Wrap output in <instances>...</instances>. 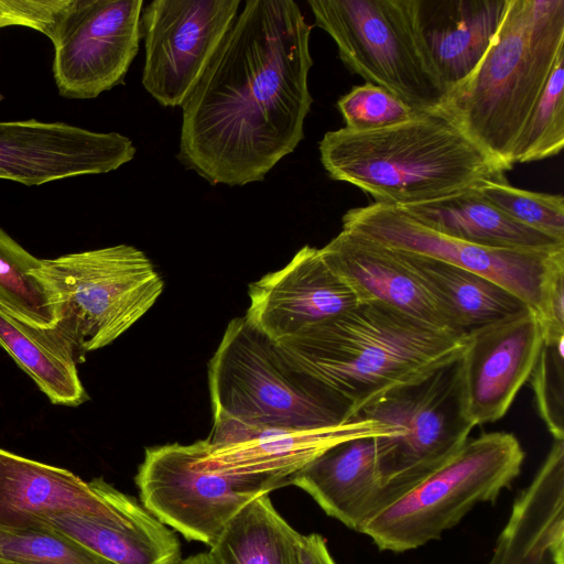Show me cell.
<instances>
[{
	"instance_id": "obj_20",
	"label": "cell",
	"mask_w": 564,
	"mask_h": 564,
	"mask_svg": "<svg viewBox=\"0 0 564 564\" xmlns=\"http://www.w3.org/2000/svg\"><path fill=\"white\" fill-rule=\"evenodd\" d=\"M289 485L304 490L327 516L360 533L390 501L378 478L372 436L329 447L292 475Z\"/></svg>"
},
{
	"instance_id": "obj_1",
	"label": "cell",
	"mask_w": 564,
	"mask_h": 564,
	"mask_svg": "<svg viewBox=\"0 0 564 564\" xmlns=\"http://www.w3.org/2000/svg\"><path fill=\"white\" fill-rule=\"evenodd\" d=\"M310 25L292 0H248L182 105L178 160L210 184L259 182L304 139Z\"/></svg>"
},
{
	"instance_id": "obj_9",
	"label": "cell",
	"mask_w": 564,
	"mask_h": 564,
	"mask_svg": "<svg viewBox=\"0 0 564 564\" xmlns=\"http://www.w3.org/2000/svg\"><path fill=\"white\" fill-rule=\"evenodd\" d=\"M457 361L421 382L384 394L357 415L380 421L399 433L376 437L378 478L390 501L469 440L474 426L462 413Z\"/></svg>"
},
{
	"instance_id": "obj_13",
	"label": "cell",
	"mask_w": 564,
	"mask_h": 564,
	"mask_svg": "<svg viewBox=\"0 0 564 564\" xmlns=\"http://www.w3.org/2000/svg\"><path fill=\"white\" fill-rule=\"evenodd\" d=\"M143 6L142 0H76L53 44L62 96L96 98L123 83L139 51Z\"/></svg>"
},
{
	"instance_id": "obj_37",
	"label": "cell",
	"mask_w": 564,
	"mask_h": 564,
	"mask_svg": "<svg viewBox=\"0 0 564 564\" xmlns=\"http://www.w3.org/2000/svg\"><path fill=\"white\" fill-rule=\"evenodd\" d=\"M178 564H217V562L213 554L207 551L182 558Z\"/></svg>"
},
{
	"instance_id": "obj_19",
	"label": "cell",
	"mask_w": 564,
	"mask_h": 564,
	"mask_svg": "<svg viewBox=\"0 0 564 564\" xmlns=\"http://www.w3.org/2000/svg\"><path fill=\"white\" fill-rule=\"evenodd\" d=\"M487 564H564V440H554Z\"/></svg>"
},
{
	"instance_id": "obj_18",
	"label": "cell",
	"mask_w": 564,
	"mask_h": 564,
	"mask_svg": "<svg viewBox=\"0 0 564 564\" xmlns=\"http://www.w3.org/2000/svg\"><path fill=\"white\" fill-rule=\"evenodd\" d=\"M119 490L102 477L85 481L74 473L0 448V529L42 528L58 513L102 519L116 507Z\"/></svg>"
},
{
	"instance_id": "obj_34",
	"label": "cell",
	"mask_w": 564,
	"mask_h": 564,
	"mask_svg": "<svg viewBox=\"0 0 564 564\" xmlns=\"http://www.w3.org/2000/svg\"><path fill=\"white\" fill-rule=\"evenodd\" d=\"M76 0H0V29L18 25L36 30L54 44Z\"/></svg>"
},
{
	"instance_id": "obj_25",
	"label": "cell",
	"mask_w": 564,
	"mask_h": 564,
	"mask_svg": "<svg viewBox=\"0 0 564 564\" xmlns=\"http://www.w3.org/2000/svg\"><path fill=\"white\" fill-rule=\"evenodd\" d=\"M401 208L440 232L482 247L564 249V241L516 221L486 200L476 186L440 199Z\"/></svg>"
},
{
	"instance_id": "obj_11",
	"label": "cell",
	"mask_w": 564,
	"mask_h": 564,
	"mask_svg": "<svg viewBox=\"0 0 564 564\" xmlns=\"http://www.w3.org/2000/svg\"><path fill=\"white\" fill-rule=\"evenodd\" d=\"M343 229L387 248L441 260L486 276L520 297L539 317L564 249H498L440 232L399 206L372 203L347 210Z\"/></svg>"
},
{
	"instance_id": "obj_35",
	"label": "cell",
	"mask_w": 564,
	"mask_h": 564,
	"mask_svg": "<svg viewBox=\"0 0 564 564\" xmlns=\"http://www.w3.org/2000/svg\"><path fill=\"white\" fill-rule=\"evenodd\" d=\"M543 341L564 337V270L556 272L547 285L543 308L538 317Z\"/></svg>"
},
{
	"instance_id": "obj_36",
	"label": "cell",
	"mask_w": 564,
	"mask_h": 564,
	"mask_svg": "<svg viewBox=\"0 0 564 564\" xmlns=\"http://www.w3.org/2000/svg\"><path fill=\"white\" fill-rule=\"evenodd\" d=\"M299 564H337L325 539L317 534H301L299 540Z\"/></svg>"
},
{
	"instance_id": "obj_32",
	"label": "cell",
	"mask_w": 564,
	"mask_h": 564,
	"mask_svg": "<svg viewBox=\"0 0 564 564\" xmlns=\"http://www.w3.org/2000/svg\"><path fill=\"white\" fill-rule=\"evenodd\" d=\"M337 108L354 131H372L409 121L423 112L391 95L386 89L365 83L354 86L337 101Z\"/></svg>"
},
{
	"instance_id": "obj_6",
	"label": "cell",
	"mask_w": 564,
	"mask_h": 564,
	"mask_svg": "<svg viewBox=\"0 0 564 564\" xmlns=\"http://www.w3.org/2000/svg\"><path fill=\"white\" fill-rule=\"evenodd\" d=\"M524 451L507 432L468 440L440 467L380 509L364 527L382 551L404 552L440 539L477 503L494 502L519 476Z\"/></svg>"
},
{
	"instance_id": "obj_33",
	"label": "cell",
	"mask_w": 564,
	"mask_h": 564,
	"mask_svg": "<svg viewBox=\"0 0 564 564\" xmlns=\"http://www.w3.org/2000/svg\"><path fill=\"white\" fill-rule=\"evenodd\" d=\"M564 337L543 341L531 372L534 403L554 440H564Z\"/></svg>"
},
{
	"instance_id": "obj_4",
	"label": "cell",
	"mask_w": 564,
	"mask_h": 564,
	"mask_svg": "<svg viewBox=\"0 0 564 564\" xmlns=\"http://www.w3.org/2000/svg\"><path fill=\"white\" fill-rule=\"evenodd\" d=\"M563 52L564 0H509L479 64L443 107L510 170L514 141Z\"/></svg>"
},
{
	"instance_id": "obj_7",
	"label": "cell",
	"mask_w": 564,
	"mask_h": 564,
	"mask_svg": "<svg viewBox=\"0 0 564 564\" xmlns=\"http://www.w3.org/2000/svg\"><path fill=\"white\" fill-rule=\"evenodd\" d=\"M34 273L53 294L59 315L55 327L80 364L135 324L164 289L145 253L124 243L42 259Z\"/></svg>"
},
{
	"instance_id": "obj_8",
	"label": "cell",
	"mask_w": 564,
	"mask_h": 564,
	"mask_svg": "<svg viewBox=\"0 0 564 564\" xmlns=\"http://www.w3.org/2000/svg\"><path fill=\"white\" fill-rule=\"evenodd\" d=\"M315 24L335 42L354 74L412 108L444 106L445 87L427 53L417 0H310Z\"/></svg>"
},
{
	"instance_id": "obj_12",
	"label": "cell",
	"mask_w": 564,
	"mask_h": 564,
	"mask_svg": "<svg viewBox=\"0 0 564 564\" xmlns=\"http://www.w3.org/2000/svg\"><path fill=\"white\" fill-rule=\"evenodd\" d=\"M240 0H154L142 9V85L163 107H182L234 24Z\"/></svg>"
},
{
	"instance_id": "obj_28",
	"label": "cell",
	"mask_w": 564,
	"mask_h": 564,
	"mask_svg": "<svg viewBox=\"0 0 564 564\" xmlns=\"http://www.w3.org/2000/svg\"><path fill=\"white\" fill-rule=\"evenodd\" d=\"M39 259L0 228V307L37 328L58 323V306L45 283L34 273Z\"/></svg>"
},
{
	"instance_id": "obj_16",
	"label": "cell",
	"mask_w": 564,
	"mask_h": 564,
	"mask_svg": "<svg viewBox=\"0 0 564 564\" xmlns=\"http://www.w3.org/2000/svg\"><path fill=\"white\" fill-rule=\"evenodd\" d=\"M395 434L399 433L389 425L361 416L314 430L265 429L228 419L218 430L225 446H209L200 465L227 475L262 476L289 485L292 475L334 445L357 437Z\"/></svg>"
},
{
	"instance_id": "obj_5",
	"label": "cell",
	"mask_w": 564,
	"mask_h": 564,
	"mask_svg": "<svg viewBox=\"0 0 564 564\" xmlns=\"http://www.w3.org/2000/svg\"><path fill=\"white\" fill-rule=\"evenodd\" d=\"M213 416L281 430L349 421L348 409L294 367L245 316L231 319L208 364Z\"/></svg>"
},
{
	"instance_id": "obj_15",
	"label": "cell",
	"mask_w": 564,
	"mask_h": 564,
	"mask_svg": "<svg viewBox=\"0 0 564 564\" xmlns=\"http://www.w3.org/2000/svg\"><path fill=\"white\" fill-rule=\"evenodd\" d=\"M132 141L64 122L0 121V178L28 186L102 174L130 162Z\"/></svg>"
},
{
	"instance_id": "obj_29",
	"label": "cell",
	"mask_w": 564,
	"mask_h": 564,
	"mask_svg": "<svg viewBox=\"0 0 564 564\" xmlns=\"http://www.w3.org/2000/svg\"><path fill=\"white\" fill-rule=\"evenodd\" d=\"M564 147V52L519 132L510 162L528 163L558 154Z\"/></svg>"
},
{
	"instance_id": "obj_3",
	"label": "cell",
	"mask_w": 564,
	"mask_h": 564,
	"mask_svg": "<svg viewBox=\"0 0 564 564\" xmlns=\"http://www.w3.org/2000/svg\"><path fill=\"white\" fill-rule=\"evenodd\" d=\"M321 162L332 180L346 182L375 203L422 204L475 187L505 182L509 170L476 142L444 107L372 131H328Z\"/></svg>"
},
{
	"instance_id": "obj_38",
	"label": "cell",
	"mask_w": 564,
	"mask_h": 564,
	"mask_svg": "<svg viewBox=\"0 0 564 564\" xmlns=\"http://www.w3.org/2000/svg\"><path fill=\"white\" fill-rule=\"evenodd\" d=\"M0 564H21V563L10 561V560H4V558L0 557Z\"/></svg>"
},
{
	"instance_id": "obj_30",
	"label": "cell",
	"mask_w": 564,
	"mask_h": 564,
	"mask_svg": "<svg viewBox=\"0 0 564 564\" xmlns=\"http://www.w3.org/2000/svg\"><path fill=\"white\" fill-rule=\"evenodd\" d=\"M0 557L21 564H115L50 525L0 529Z\"/></svg>"
},
{
	"instance_id": "obj_22",
	"label": "cell",
	"mask_w": 564,
	"mask_h": 564,
	"mask_svg": "<svg viewBox=\"0 0 564 564\" xmlns=\"http://www.w3.org/2000/svg\"><path fill=\"white\" fill-rule=\"evenodd\" d=\"M509 0H417V25L447 95L479 64Z\"/></svg>"
},
{
	"instance_id": "obj_31",
	"label": "cell",
	"mask_w": 564,
	"mask_h": 564,
	"mask_svg": "<svg viewBox=\"0 0 564 564\" xmlns=\"http://www.w3.org/2000/svg\"><path fill=\"white\" fill-rule=\"evenodd\" d=\"M479 194L516 221L564 241V197L486 181L476 186Z\"/></svg>"
},
{
	"instance_id": "obj_21",
	"label": "cell",
	"mask_w": 564,
	"mask_h": 564,
	"mask_svg": "<svg viewBox=\"0 0 564 564\" xmlns=\"http://www.w3.org/2000/svg\"><path fill=\"white\" fill-rule=\"evenodd\" d=\"M319 250L327 265L351 288L360 303L381 302L449 330L431 294L392 249L341 229Z\"/></svg>"
},
{
	"instance_id": "obj_26",
	"label": "cell",
	"mask_w": 564,
	"mask_h": 564,
	"mask_svg": "<svg viewBox=\"0 0 564 564\" xmlns=\"http://www.w3.org/2000/svg\"><path fill=\"white\" fill-rule=\"evenodd\" d=\"M0 346L53 404L78 406L89 400L76 350L56 327H33L0 307Z\"/></svg>"
},
{
	"instance_id": "obj_27",
	"label": "cell",
	"mask_w": 564,
	"mask_h": 564,
	"mask_svg": "<svg viewBox=\"0 0 564 564\" xmlns=\"http://www.w3.org/2000/svg\"><path fill=\"white\" fill-rule=\"evenodd\" d=\"M300 535L263 495L232 519L209 552L217 564H299Z\"/></svg>"
},
{
	"instance_id": "obj_23",
	"label": "cell",
	"mask_w": 564,
	"mask_h": 564,
	"mask_svg": "<svg viewBox=\"0 0 564 564\" xmlns=\"http://www.w3.org/2000/svg\"><path fill=\"white\" fill-rule=\"evenodd\" d=\"M41 525L72 536L115 564H178L183 558L174 531L127 494L106 520L58 513L45 517Z\"/></svg>"
},
{
	"instance_id": "obj_17",
	"label": "cell",
	"mask_w": 564,
	"mask_h": 564,
	"mask_svg": "<svg viewBox=\"0 0 564 564\" xmlns=\"http://www.w3.org/2000/svg\"><path fill=\"white\" fill-rule=\"evenodd\" d=\"M248 294L246 319L275 343L360 304L321 250L311 246L302 247L282 269L251 283Z\"/></svg>"
},
{
	"instance_id": "obj_14",
	"label": "cell",
	"mask_w": 564,
	"mask_h": 564,
	"mask_svg": "<svg viewBox=\"0 0 564 564\" xmlns=\"http://www.w3.org/2000/svg\"><path fill=\"white\" fill-rule=\"evenodd\" d=\"M542 345V328L531 308L467 335L457 364L460 408L468 423L475 427L505 416Z\"/></svg>"
},
{
	"instance_id": "obj_10",
	"label": "cell",
	"mask_w": 564,
	"mask_h": 564,
	"mask_svg": "<svg viewBox=\"0 0 564 564\" xmlns=\"http://www.w3.org/2000/svg\"><path fill=\"white\" fill-rule=\"evenodd\" d=\"M208 451L207 438L148 447L134 480L141 503L156 519L210 547L248 503L284 484L207 469L200 458Z\"/></svg>"
},
{
	"instance_id": "obj_24",
	"label": "cell",
	"mask_w": 564,
	"mask_h": 564,
	"mask_svg": "<svg viewBox=\"0 0 564 564\" xmlns=\"http://www.w3.org/2000/svg\"><path fill=\"white\" fill-rule=\"evenodd\" d=\"M393 251L431 294L453 333L467 336L530 308L512 292L478 273L433 258Z\"/></svg>"
},
{
	"instance_id": "obj_2",
	"label": "cell",
	"mask_w": 564,
	"mask_h": 564,
	"mask_svg": "<svg viewBox=\"0 0 564 564\" xmlns=\"http://www.w3.org/2000/svg\"><path fill=\"white\" fill-rule=\"evenodd\" d=\"M467 336L381 302L357 306L276 341L281 354L348 409L349 419L456 362Z\"/></svg>"
}]
</instances>
